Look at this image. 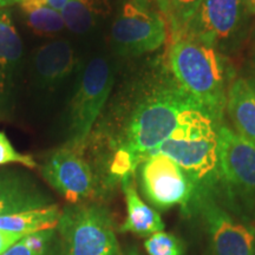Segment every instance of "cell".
<instances>
[{"mask_svg":"<svg viewBox=\"0 0 255 255\" xmlns=\"http://www.w3.org/2000/svg\"><path fill=\"white\" fill-rule=\"evenodd\" d=\"M205 116L210 115L171 72L154 64L126 83L85 143L108 151L124 149L139 165L175 130Z\"/></svg>","mask_w":255,"mask_h":255,"instance_id":"obj_1","label":"cell"},{"mask_svg":"<svg viewBox=\"0 0 255 255\" xmlns=\"http://www.w3.org/2000/svg\"><path fill=\"white\" fill-rule=\"evenodd\" d=\"M168 66L180 87L210 115L216 124L225 117L227 82L225 58L216 47L191 37L171 39Z\"/></svg>","mask_w":255,"mask_h":255,"instance_id":"obj_2","label":"cell"},{"mask_svg":"<svg viewBox=\"0 0 255 255\" xmlns=\"http://www.w3.org/2000/svg\"><path fill=\"white\" fill-rule=\"evenodd\" d=\"M218 124L210 116L180 127L168 139L154 149L152 155H164L171 158L186 171L196 187V193L206 191L219 170Z\"/></svg>","mask_w":255,"mask_h":255,"instance_id":"obj_3","label":"cell"},{"mask_svg":"<svg viewBox=\"0 0 255 255\" xmlns=\"http://www.w3.org/2000/svg\"><path fill=\"white\" fill-rule=\"evenodd\" d=\"M57 228L65 255H123L111 214L97 201L66 206Z\"/></svg>","mask_w":255,"mask_h":255,"instance_id":"obj_4","label":"cell"},{"mask_svg":"<svg viewBox=\"0 0 255 255\" xmlns=\"http://www.w3.org/2000/svg\"><path fill=\"white\" fill-rule=\"evenodd\" d=\"M115 73L104 57H94L83 70L66 113V143L81 146L103 114L114 87Z\"/></svg>","mask_w":255,"mask_h":255,"instance_id":"obj_5","label":"cell"},{"mask_svg":"<svg viewBox=\"0 0 255 255\" xmlns=\"http://www.w3.org/2000/svg\"><path fill=\"white\" fill-rule=\"evenodd\" d=\"M41 175L70 205L92 202L105 191L94 165L79 146L64 145L51 151L41 165Z\"/></svg>","mask_w":255,"mask_h":255,"instance_id":"obj_6","label":"cell"},{"mask_svg":"<svg viewBox=\"0 0 255 255\" xmlns=\"http://www.w3.org/2000/svg\"><path fill=\"white\" fill-rule=\"evenodd\" d=\"M168 25L156 9H145L128 0L115 18L111 37L115 49L126 57L158 50L168 39Z\"/></svg>","mask_w":255,"mask_h":255,"instance_id":"obj_7","label":"cell"},{"mask_svg":"<svg viewBox=\"0 0 255 255\" xmlns=\"http://www.w3.org/2000/svg\"><path fill=\"white\" fill-rule=\"evenodd\" d=\"M145 199L157 209L187 207L196 195V187L186 171L164 155H152L137 168Z\"/></svg>","mask_w":255,"mask_h":255,"instance_id":"obj_8","label":"cell"},{"mask_svg":"<svg viewBox=\"0 0 255 255\" xmlns=\"http://www.w3.org/2000/svg\"><path fill=\"white\" fill-rule=\"evenodd\" d=\"M208 229L214 255H255V231L228 214L208 197L207 191L195 195Z\"/></svg>","mask_w":255,"mask_h":255,"instance_id":"obj_9","label":"cell"},{"mask_svg":"<svg viewBox=\"0 0 255 255\" xmlns=\"http://www.w3.org/2000/svg\"><path fill=\"white\" fill-rule=\"evenodd\" d=\"M220 176L241 195L255 200V143L226 126H220Z\"/></svg>","mask_w":255,"mask_h":255,"instance_id":"obj_10","label":"cell"},{"mask_svg":"<svg viewBox=\"0 0 255 255\" xmlns=\"http://www.w3.org/2000/svg\"><path fill=\"white\" fill-rule=\"evenodd\" d=\"M244 0H202L182 37H191L219 49L235 36L241 25Z\"/></svg>","mask_w":255,"mask_h":255,"instance_id":"obj_11","label":"cell"},{"mask_svg":"<svg viewBox=\"0 0 255 255\" xmlns=\"http://www.w3.org/2000/svg\"><path fill=\"white\" fill-rule=\"evenodd\" d=\"M23 60V43L12 13L0 9V121H11L17 97V85Z\"/></svg>","mask_w":255,"mask_h":255,"instance_id":"obj_12","label":"cell"},{"mask_svg":"<svg viewBox=\"0 0 255 255\" xmlns=\"http://www.w3.org/2000/svg\"><path fill=\"white\" fill-rule=\"evenodd\" d=\"M76 64V52L68 40L44 44L36 50L32 60L37 85L44 90H55L72 75Z\"/></svg>","mask_w":255,"mask_h":255,"instance_id":"obj_13","label":"cell"},{"mask_svg":"<svg viewBox=\"0 0 255 255\" xmlns=\"http://www.w3.org/2000/svg\"><path fill=\"white\" fill-rule=\"evenodd\" d=\"M55 205L32 178L15 171H0V218Z\"/></svg>","mask_w":255,"mask_h":255,"instance_id":"obj_14","label":"cell"},{"mask_svg":"<svg viewBox=\"0 0 255 255\" xmlns=\"http://www.w3.org/2000/svg\"><path fill=\"white\" fill-rule=\"evenodd\" d=\"M127 203V219L121 227V232H129L138 237H148L164 231V222L154 208L141 199L133 183V176L122 180Z\"/></svg>","mask_w":255,"mask_h":255,"instance_id":"obj_15","label":"cell"},{"mask_svg":"<svg viewBox=\"0 0 255 255\" xmlns=\"http://www.w3.org/2000/svg\"><path fill=\"white\" fill-rule=\"evenodd\" d=\"M226 110L239 135L255 143V92L244 77L229 84Z\"/></svg>","mask_w":255,"mask_h":255,"instance_id":"obj_16","label":"cell"},{"mask_svg":"<svg viewBox=\"0 0 255 255\" xmlns=\"http://www.w3.org/2000/svg\"><path fill=\"white\" fill-rule=\"evenodd\" d=\"M60 212L62 210L55 203V205L45 207V208L1 216L0 218V229L20 234L23 237L44 231H52L58 226Z\"/></svg>","mask_w":255,"mask_h":255,"instance_id":"obj_17","label":"cell"},{"mask_svg":"<svg viewBox=\"0 0 255 255\" xmlns=\"http://www.w3.org/2000/svg\"><path fill=\"white\" fill-rule=\"evenodd\" d=\"M108 8L109 0H69L60 13L70 31L84 34L97 25Z\"/></svg>","mask_w":255,"mask_h":255,"instance_id":"obj_18","label":"cell"},{"mask_svg":"<svg viewBox=\"0 0 255 255\" xmlns=\"http://www.w3.org/2000/svg\"><path fill=\"white\" fill-rule=\"evenodd\" d=\"M202 0H155L156 11L162 14L170 32V39L182 37Z\"/></svg>","mask_w":255,"mask_h":255,"instance_id":"obj_19","label":"cell"},{"mask_svg":"<svg viewBox=\"0 0 255 255\" xmlns=\"http://www.w3.org/2000/svg\"><path fill=\"white\" fill-rule=\"evenodd\" d=\"M27 25L38 34L58 33L65 27L63 15L50 5L24 13Z\"/></svg>","mask_w":255,"mask_h":255,"instance_id":"obj_20","label":"cell"},{"mask_svg":"<svg viewBox=\"0 0 255 255\" xmlns=\"http://www.w3.org/2000/svg\"><path fill=\"white\" fill-rule=\"evenodd\" d=\"M52 233L53 229L26 235L2 255H45Z\"/></svg>","mask_w":255,"mask_h":255,"instance_id":"obj_21","label":"cell"},{"mask_svg":"<svg viewBox=\"0 0 255 255\" xmlns=\"http://www.w3.org/2000/svg\"><path fill=\"white\" fill-rule=\"evenodd\" d=\"M149 255H183L182 246L174 235L164 232L155 233L144 242Z\"/></svg>","mask_w":255,"mask_h":255,"instance_id":"obj_22","label":"cell"},{"mask_svg":"<svg viewBox=\"0 0 255 255\" xmlns=\"http://www.w3.org/2000/svg\"><path fill=\"white\" fill-rule=\"evenodd\" d=\"M19 163L27 168H36L37 163L31 155L21 154L12 145L8 137L4 131H0V165Z\"/></svg>","mask_w":255,"mask_h":255,"instance_id":"obj_23","label":"cell"},{"mask_svg":"<svg viewBox=\"0 0 255 255\" xmlns=\"http://www.w3.org/2000/svg\"><path fill=\"white\" fill-rule=\"evenodd\" d=\"M23 238V235L20 234H15V233L0 229V255L4 254L6 251H8L14 244H17Z\"/></svg>","mask_w":255,"mask_h":255,"instance_id":"obj_24","label":"cell"},{"mask_svg":"<svg viewBox=\"0 0 255 255\" xmlns=\"http://www.w3.org/2000/svg\"><path fill=\"white\" fill-rule=\"evenodd\" d=\"M18 4L20 5L24 13H27V12L33 11V9L49 5L47 4V0H18Z\"/></svg>","mask_w":255,"mask_h":255,"instance_id":"obj_25","label":"cell"},{"mask_svg":"<svg viewBox=\"0 0 255 255\" xmlns=\"http://www.w3.org/2000/svg\"><path fill=\"white\" fill-rule=\"evenodd\" d=\"M244 78L246 79V82L250 84L252 90L255 92V59L253 62H251L250 65H248L247 73Z\"/></svg>","mask_w":255,"mask_h":255,"instance_id":"obj_26","label":"cell"},{"mask_svg":"<svg viewBox=\"0 0 255 255\" xmlns=\"http://www.w3.org/2000/svg\"><path fill=\"white\" fill-rule=\"evenodd\" d=\"M129 1L133 2V4L139 6V7L145 9H155V0H129Z\"/></svg>","mask_w":255,"mask_h":255,"instance_id":"obj_27","label":"cell"},{"mask_svg":"<svg viewBox=\"0 0 255 255\" xmlns=\"http://www.w3.org/2000/svg\"><path fill=\"white\" fill-rule=\"evenodd\" d=\"M68 1L69 0H47V4H49L52 8H55L56 11L62 12V9L65 7Z\"/></svg>","mask_w":255,"mask_h":255,"instance_id":"obj_28","label":"cell"},{"mask_svg":"<svg viewBox=\"0 0 255 255\" xmlns=\"http://www.w3.org/2000/svg\"><path fill=\"white\" fill-rule=\"evenodd\" d=\"M244 4L248 14H255V0H244Z\"/></svg>","mask_w":255,"mask_h":255,"instance_id":"obj_29","label":"cell"},{"mask_svg":"<svg viewBox=\"0 0 255 255\" xmlns=\"http://www.w3.org/2000/svg\"><path fill=\"white\" fill-rule=\"evenodd\" d=\"M18 4V0H0V9L7 8L8 6Z\"/></svg>","mask_w":255,"mask_h":255,"instance_id":"obj_30","label":"cell"},{"mask_svg":"<svg viewBox=\"0 0 255 255\" xmlns=\"http://www.w3.org/2000/svg\"><path fill=\"white\" fill-rule=\"evenodd\" d=\"M123 255H141V253H139L136 248L132 247V248H128V250L126 251V253H124Z\"/></svg>","mask_w":255,"mask_h":255,"instance_id":"obj_31","label":"cell"},{"mask_svg":"<svg viewBox=\"0 0 255 255\" xmlns=\"http://www.w3.org/2000/svg\"><path fill=\"white\" fill-rule=\"evenodd\" d=\"M252 46H253L254 52H255V28H254V31H253V36H252Z\"/></svg>","mask_w":255,"mask_h":255,"instance_id":"obj_32","label":"cell"}]
</instances>
